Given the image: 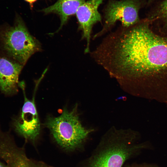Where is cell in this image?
<instances>
[{"label":"cell","mask_w":167,"mask_h":167,"mask_svg":"<svg viewBox=\"0 0 167 167\" xmlns=\"http://www.w3.org/2000/svg\"><path fill=\"white\" fill-rule=\"evenodd\" d=\"M104 60L109 75L122 86H167V37L154 33L147 22L114 31Z\"/></svg>","instance_id":"cell-1"},{"label":"cell","mask_w":167,"mask_h":167,"mask_svg":"<svg viewBox=\"0 0 167 167\" xmlns=\"http://www.w3.org/2000/svg\"><path fill=\"white\" fill-rule=\"evenodd\" d=\"M135 136L127 130L111 129L102 137L84 167H122L143 146L134 144Z\"/></svg>","instance_id":"cell-2"},{"label":"cell","mask_w":167,"mask_h":167,"mask_svg":"<svg viewBox=\"0 0 167 167\" xmlns=\"http://www.w3.org/2000/svg\"><path fill=\"white\" fill-rule=\"evenodd\" d=\"M0 47L3 53L23 66L41 48L39 41L30 33L18 15L13 26H0Z\"/></svg>","instance_id":"cell-3"},{"label":"cell","mask_w":167,"mask_h":167,"mask_svg":"<svg viewBox=\"0 0 167 167\" xmlns=\"http://www.w3.org/2000/svg\"><path fill=\"white\" fill-rule=\"evenodd\" d=\"M46 125L57 143L63 149L69 151L80 147L93 131L83 126L76 107L71 111L65 108L59 116L48 118Z\"/></svg>","instance_id":"cell-4"},{"label":"cell","mask_w":167,"mask_h":167,"mask_svg":"<svg viewBox=\"0 0 167 167\" xmlns=\"http://www.w3.org/2000/svg\"><path fill=\"white\" fill-rule=\"evenodd\" d=\"M140 6V3L137 0L110 1L105 11L103 28L93 38H96L107 32L117 21H120L122 26L125 27L138 23V12Z\"/></svg>","instance_id":"cell-5"},{"label":"cell","mask_w":167,"mask_h":167,"mask_svg":"<svg viewBox=\"0 0 167 167\" xmlns=\"http://www.w3.org/2000/svg\"><path fill=\"white\" fill-rule=\"evenodd\" d=\"M19 87L24 94V103L21 113L13 121L15 130L19 135L26 140L35 141L40 133V122L35 102V94L32 100L28 99L25 91V84L19 82Z\"/></svg>","instance_id":"cell-6"},{"label":"cell","mask_w":167,"mask_h":167,"mask_svg":"<svg viewBox=\"0 0 167 167\" xmlns=\"http://www.w3.org/2000/svg\"><path fill=\"white\" fill-rule=\"evenodd\" d=\"M103 0H88L82 4L76 13L79 24L82 31V39L86 41L85 53H90V46L92 28L96 24L101 21V18L98 11Z\"/></svg>","instance_id":"cell-7"},{"label":"cell","mask_w":167,"mask_h":167,"mask_svg":"<svg viewBox=\"0 0 167 167\" xmlns=\"http://www.w3.org/2000/svg\"><path fill=\"white\" fill-rule=\"evenodd\" d=\"M24 66L4 53H0V89L6 95L17 92L19 77Z\"/></svg>","instance_id":"cell-8"},{"label":"cell","mask_w":167,"mask_h":167,"mask_svg":"<svg viewBox=\"0 0 167 167\" xmlns=\"http://www.w3.org/2000/svg\"><path fill=\"white\" fill-rule=\"evenodd\" d=\"M84 2V0H58L53 5L41 11L45 14L53 13L59 16L61 23L57 32L66 24L69 17L76 14L78 8Z\"/></svg>","instance_id":"cell-9"},{"label":"cell","mask_w":167,"mask_h":167,"mask_svg":"<svg viewBox=\"0 0 167 167\" xmlns=\"http://www.w3.org/2000/svg\"><path fill=\"white\" fill-rule=\"evenodd\" d=\"M157 14L159 18L167 24V0H164L160 5Z\"/></svg>","instance_id":"cell-10"},{"label":"cell","mask_w":167,"mask_h":167,"mask_svg":"<svg viewBox=\"0 0 167 167\" xmlns=\"http://www.w3.org/2000/svg\"><path fill=\"white\" fill-rule=\"evenodd\" d=\"M0 167H9L6 164L0 161Z\"/></svg>","instance_id":"cell-11"},{"label":"cell","mask_w":167,"mask_h":167,"mask_svg":"<svg viewBox=\"0 0 167 167\" xmlns=\"http://www.w3.org/2000/svg\"><path fill=\"white\" fill-rule=\"evenodd\" d=\"M26 2L29 3H30L32 4L36 1L37 0H24Z\"/></svg>","instance_id":"cell-12"},{"label":"cell","mask_w":167,"mask_h":167,"mask_svg":"<svg viewBox=\"0 0 167 167\" xmlns=\"http://www.w3.org/2000/svg\"><path fill=\"white\" fill-rule=\"evenodd\" d=\"M142 167V166H131V167Z\"/></svg>","instance_id":"cell-13"},{"label":"cell","mask_w":167,"mask_h":167,"mask_svg":"<svg viewBox=\"0 0 167 167\" xmlns=\"http://www.w3.org/2000/svg\"><path fill=\"white\" fill-rule=\"evenodd\" d=\"M151 0V1H152V0Z\"/></svg>","instance_id":"cell-14"}]
</instances>
